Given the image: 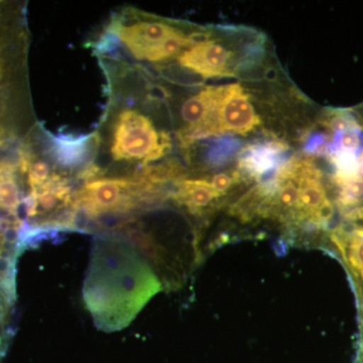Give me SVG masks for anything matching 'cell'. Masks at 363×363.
<instances>
[{"mask_svg": "<svg viewBox=\"0 0 363 363\" xmlns=\"http://www.w3.org/2000/svg\"><path fill=\"white\" fill-rule=\"evenodd\" d=\"M321 124L333 135L351 128H362L355 114L347 109H328L322 117Z\"/></svg>", "mask_w": 363, "mask_h": 363, "instance_id": "cell-11", "label": "cell"}, {"mask_svg": "<svg viewBox=\"0 0 363 363\" xmlns=\"http://www.w3.org/2000/svg\"><path fill=\"white\" fill-rule=\"evenodd\" d=\"M332 145H333V152L338 150L350 152L359 157L363 149V133L362 128H351L334 133L332 135Z\"/></svg>", "mask_w": 363, "mask_h": 363, "instance_id": "cell-12", "label": "cell"}, {"mask_svg": "<svg viewBox=\"0 0 363 363\" xmlns=\"http://www.w3.org/2000/svg\"><path fill=\"white\" fill-rule=\"evenodd\" d=\"M23 166L28 172V183L32 187L33 193L39 191L43 186L49 182L50 166L44 161L30 162L28 159H23Z\"/></svg>", "mask_w": 363, "mask_h": 363, "instance_id": "cell-14", "label": "cell"}, {"mask_svg": "<svg viewBox=\"0 0 363 363\" xmlns=\"http://www.w3.org/2000/svg\"><path fill=\"white\" fill-rule=\"evenodd\" d=\"M304 150L315 157H330L333 154L332 136L323 133H310L306 138Z\"/></svg>", "mask_w": 363, "mask_h": 363, "instance_id": "cell-15", "label": "cell"}, {"mask_svg": "<svg viewBox=\"0 0 363 363\" xmlns=\"http://www.w3.org/2000/svg\"><path fill=\"white\" fill-rule=\"evenodd\" d=\"M241 173L240 171L223 172V173L216 174L211 178L209 183L214 189L217 194L222 196L226 195V193L233 187L235 184L241 181Z\"/></svg>", "mask_w": 363, "mask_h": 363, "instance_id": "cell-17", "label": "cell"}, {"mask_svg": "<svg viewBox=\"0 0 363 363\" xmlns=\"http://www.w3.org/2000/svg\"><path fill=\"white\" fill-rule=\"evenodd\" d=\"M171 150V140L157 131L147 117L124 111L117 117L112 136L111 154L116 161H157Z\"/></svg>", "mask_w": 363, "mask_h": 363, "instance_id": "cell-1", "label": "cell"}, {"mask_svg": "<svg viewBox=\"0 0 363 363\" xmlns=\"http://www.w3.org/2000/svg\"><path fill=\"white\" fill-rule=\"evenodd\" d=\"M112 32L135 58L147 61L150 52L157 45L180 30L162 21H136L128 26L116 23L112 26Z\"/></svg>", "mask_w": 363, "mask_h": 363, "instance_id": "cell-5", "label": "cell"}, {"mask_svg": "<svg viewBox=\"0 0 363 363\" xmlns=\"http://www.w3.org/2000/svg\"><path fill=\"white\" fill-rule=\"evenodd\" d=\"M242 149L240 138L233 135H220L208 145L205 160L210 167L226 166Z\"/></svg>", "mask_w": 363, "mask_h": 363, "instance_id": "cell-9", "label": "cell"}, {"mask_svg": "<svg viewBox=\"0 0 363 363\" xmlns=\"http://www.w3.org/2000/svg\"><path fill=\"white\" fill-rule=\"evenodd\" d=\"M178 61L184 68L205 78L233 77L242 66L236 59L235 52L208 37L182 52Z\"/></svg>", "mask_w": 363, "mask_h": 363, "instance_id": "cell-2", "label": "cell"}, {"mask_svg": "<svg viewBox=\"0 0 363 363\" xmlns=\"http://www.w3.org/2000/svg\"><path fill=\"white\" fill-rule=\"evenodd\" d=\"M214 121L219 136L245 135L260 124L259 116L250 102V95L240 84L222 87Z\"/></svg>", "mask_w": 363, "mask_h": 363, "instance_id": "cell-3", "label": "cell"}, {"mask_svg": "<svg viewBox=\"0 0 363 363\" xmlns=\"http://www.w3.org/2000/svg\"><path fill=\"white\" fill-rule=\"evenodd\" d=\"M135 185V182L124 179L91 181L81 193V202L92 213L119 211L130 204L128 192Z\"/></svg>", "mask_w": 363, "mask_h": 363, "instance_id": "cell-6", "label": "cell"}, {"mask_svg": "<svg viewBox=\"0 0 363 363\" xmlns=\"http://www.w3.org/2000/svg\"><path fill=\"white\" fill-rule=\"evenodd\" d=\"M330 162L332 166L336 169V174L342 176H355L359 175V162L357 155L350 152H333L330 157H327Z\"/></svg>", "mask_w": 363, "mask_h": 363, "instance_id": "cell-13", "label": "cell"}, {"mask_svg": "<svg viewBox=\"0 0 363 363\" xmlns=\"http://www.w3.org/2000/svg\"><path fill=\"white\" fill-rule=\"evenodd\" d=\"M21 204V193L11 168L0 166V207L14 211Z\"/></svg>", "mask_w": 363, "mask_h": 363, "instance_id": "cell-10", "label": "cell"}, {"mask_svg": "<svg viewBox=\"0 0 363 363\" xmlns=\"http://www.w3.org/2000/svg\"><path fill=\"white\" fill-rule=\"evenodd\" d=\"M358 363H363V345L359 347V353H358Z\"/></svg>", "mask_w": 363, "mask_h": 363, "instance_id": "cell-18", "label": "cell"}, {"mask_svg": "<svg viewBox=\"0 0 363 363\" xmlns=\"http://www.w3.org/2000/svg\"><path fill=\"white\" fill-rule=\"evenodd\" d=\"M289 145L279 140H257L245 145L238 154V171L241 175L259 180L276 174L288 161Z\"/></svg>", "mask_w": 363, "mask_h": 363, "instance_id": "cell-4", "label": "cell"}, {"mask_svg": "<svg viewBox=\"0 0 363 363\" xmlns=\"http://www.w3.org/2000/svg\"><path fill=\"white\" fill-rule=\"evenodd\" d=\"M175 197L193 213H200L203 209L218 200L220 195L215 192L209 181L183 180L178 184Z\"/></svg>", "mask_w": 363, "mask_h": 363, "instance_id": "cell-8", "label": "cell"}, {"mask_svg": "<svg viewBox=\"0 0 363 363\" xmlns=\"http://www.w3.org/2000/svg\"><path fill=\"white\" fill-rule=\"evenodd\" d=\"M330 240L354 281L360 315L363 317V226L357 225L350 229L338 226L332 231Z\"/></svg>", "mask_w": 363, "mask_h": 363, "instance_id": "cell-7", "label": "cell"}, {"mask_svg": "<svg viewBox=\"0 0 363 363\" xmlns=\"http://www.w3.org/2000/svg\"><path fill=\"white\" fill-rule=\"evenodd\" d=\"M87 140H61L58 150V159L62 162H73L81 159L85 152Z\"/></svg>", "mask_w": 363, "mask_h": 363, "instance_id": "cell-16", "label": "cell"}]
</instances>
